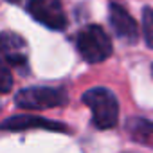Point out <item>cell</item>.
I'll use <instances>...</instances> for the list:
<instances>
[{"label": "cell", "instance_id": "obj_4", "mask_svg": "<svg viewBox=\"0 0 153 153\" xmlns=\"http://www.w3.org/2000/svg\"><path fill=\"white\" fill-rule=\"evenodd\" d=\"M27 9L38 24L49 29L58 31L67 25V16L59 0H31Z\"/></svg>", "mask_w": 153, "mask_h": 153}, {"label": "cell", "instance_id": "obj_5", "mask_svg": "<svg viewBox=\"0 0 153 153\" xmlns=\"http://www.w3.org/2000/svg\"><path fill=\"white\" fill-rule=\"evenodd\" d=\"M110 24L119 38L130 40V42L137 40V36H139L137 24L130 16V13L124 7H121L119 4H110Z\"/></svg>", "mask_w": 153, "mask_h": 153}, {"label": "cell", "instance_id": "obj_2", "mask_svg": "<svg viewBox=\"0 0 153 153\" xmlns=\"http://www.w3.org/2000/svg\"><path fill=\"white\" fill-rule=\"evenodd\" d=\"M76 45L81 58L88 63L105 61L112 54V40L99 25H87L85 29H81L76 38Z\"/></svg>", "mask_w": 153, "mask_h": 153}, {"label": "cell", "instance_id": "obj_6", "mask_svg": "<svg viewBox=\"0 0 153 153\" xmlns=\"http://www.w3.org/2000/svg\"><path fill=\"white\" fill-rule=\"evenodd\" d=\"M2 56L7 67H24L27 63L25 42L13 33H4L2 34Z\"/></svg>", "mask_w": 153, "mask_h": 153}, {"label": "cell", "instance_id": "obj_1", "mask_svg": "<svg viewBox=\"0 0 153 153\" xmlns=\"http://www.w3.org/2000/svg\"><path fill=\"white\" fill-rule=\"evenodd\" d=\"M83 103L92 110L94 124L101 130H110L119 119V103L112 90L105 87L90 88L83 94Z\"/></svg>", "mask_w": 153, "mask_h": 153}, {"label": "cell", "instance_id": "obj_3", "mask_svg": "<svg viewBox=\"0 0 153 153\" xmlns=\"http://www.w3.org/2000/svg\"><path fill=\"white\" fill-rule=\"evenodd\" d=\"M65 92L59 88H49V87H31L24 88L16 94L15 103L22 110H45L54 108L65 103Z\"/></svg>", "mask_w": 153, "mask_h": 153}, {"label": "cell", "instance_id": "obj_7", "mask_svg": "<svg viewBox=\"0 0 153 153\" xmlns=\"http://www.w3.org/2000/svg\"><path fill=\"white\" fill-rule=\"evenodd\" d=\"M4 130H27V128H45V130H65L59 123L47 121L36 115H16L9 117L2 123Z\"/></svg>", "mask_w": 153, "mask_h": 153}, {"label": "cell", "instance_id": "obj_10", "mask_svg": "<svg viewBox=\"0 0 153 153\" xmlns=\"http://www.w3.org/2000/svg\"><path fill=\"white\" fill-rule=\"evenodd\" d=\"M7 2H13V4H20V2H24V0H7ZM31 2V0H29Z\"/></svg>", "mask_w": 153, "mask_h": 153}, {"label": "cell", "instance_id": "obj_9", "mask_svg": "<svg viewBox=\"0 0 153 153\" xmlns=\"http://www.w3.org/2000/svg\"><path fill=\"white\" fill-rule=\"evenodd\" d=\"M9 90H11V72H9V67L6 65L2 70V92L7 94Z\"/></svg>", "mask_w": 153, "mask_h": 153}, {"label": "cell", "instance_id": "obj_8", "mask_svg": "<svg viewBox=\"0 0 153 153\" xmlns=\"http://www.w3.org/2000/svg\"><path fill=\"white\" fill-rule=\"evenodd\" d=\"M142 33L146 43L153 49V9L144 7L142 9Z\"/></svg>", "mask_w": 153, "mask_h": 153}]
</instances>
